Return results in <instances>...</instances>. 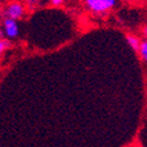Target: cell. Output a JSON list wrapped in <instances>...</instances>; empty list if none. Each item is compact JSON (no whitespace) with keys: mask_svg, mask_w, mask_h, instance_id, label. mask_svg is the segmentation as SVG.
Returning a JSON list of instances; mask_svg holds the SVG:
<instances>
[{"mask_svg":"<svg viewBox=\"0 0 147 147\" xmlns=\"http://www.w3.org/2000/svg\"><path fill=\"white\" fill-rule=\"evenodd\" d=\"M118 0H84L85 8L96 15H103L111 12L117 6Z\"/></svg>","mask_w":147,"mask_h":147,"instance_id":"obj_1","label":"cell"},{"mask_svg":"<svg viewBox=\"0 0 147 147\" xmlns=\"http://www.w3.org/2000/svg\"><path fill=\"white\" fill-rule=\"evenodd\" d=\"M25 14V7L20 3H12L5 8V16L14 20H19Z\"/></svg>","mask_w":147,"mask_h":147,"instance_id":"obj_2","label":"cell"},{"mask_svg":"<svg viewBox=\"0 0 147 147\" xmlns=\"http://www.w3.org/2000/svg\"><path fill=\"white\" fill-rule=\"evenodd\" d=\"M4 29L9 39H15L19 35V26L16 24V20L11 18H6L4 20Z\"/></svg>","mask_w":147,"mask_h":147,"instance_id":"obj_3","label":"cell"},{"mask_svg":"<svg viewBox=\"0 0 147 147\" xmlns=\"http://www.w3.org/2000/svg\"><path fill=\"white\" fill-rule=\"evenodd\" d=\"M126 41H127V43L130 45V47H131L133 50L139 51L141 41H140V39L138 38V36L132 35V34H128V35H126Z\"/></svg>","mask_w":147,"mask_h":147,"instance_id":"obj_4","label":"cell"},{"mask_svg":"<svg viewBox=\"0 0 147 147\" xmlns=\"http://www.w3.org/2000/svg\"><path fill=\"white\" fill-rule=\"evenodd\" d=\"M139 53H140V55H141L142 60L147 63V40L141 41V43H140V48H139Z\"/></svg>","mask_w":147,"mask_h":147,"instance_id":"obj_5","label":"cell"},{"mask_svg":"<svg viewBox=\"0 0 147 147\" xmlns=\"http://www.w3.org/2000/svg\"><path fill=\"white\" fill-rule=\"evenodd\" d=\"M8 46H9L8 41H6V40H0V55H1V54L8 48Z\"/></svg>","mask_w":147,"mask_h":147,"instance_id":"obj_6","label":"cell"},{"mask_svg":"<svg viewBox=\"0 0 147 147\" xmlns=\"http://www.w3.org/2000/svg\"><path fill=\"white\" fill-rule=\"evenodd\" d=\"M50 4L54 6V7H60L64 4V0H50Z\"/></svg>","mask_w":147,"mask_h":147,"instance_id":"obj_7","label":"cell"},{"mask_svg":"<svg viewBox=\"0 0 147 147\" xmlns=\"http://www.w3.org/2000/svg\"><path fill=\"white\" fill-rule=\"evenodd\" d=\"M142 35H144L145 40H147V25L144 26V28H142Z\"/></svg>","mask_w":147,"mask_h":147,"instance_id":"obj_8","label":"cell"},{"mask_svg":"<svg viewBox=\"0 0 147 147\" xmlns=\"http://www.w3.org/2000/svg\"><path fill=\"white\" fill-rule=\"evenodd\" d=\"M125 1H127V3H139V1H141V0H125Z\"/></svg>","mask_w":147,"mask_h":147,"instance_id":"obj_9","label":"cell"}]
</instances>
